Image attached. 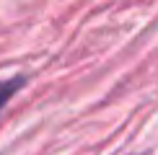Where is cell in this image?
Returning a JSON list of instances; mask_svg holds the SVG:
<instances>
[{
  "label": "cell",
  "mask_w": 158,
  "mask_h": 155,
  "mask_svg": "<svg viewBox=\"0 0 158 155\" xmlns=\"http://www.w3.org/2000/svg\"><path fill=\"white\" fill-rule=\"evenodd\" d=\"M21 88V78H13V80H0V109L8 103V98L16 90Z\"/></svg>",
  "instance_id": "1"
}]
</instances>
